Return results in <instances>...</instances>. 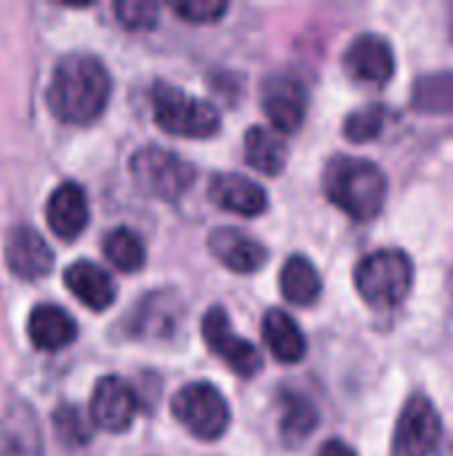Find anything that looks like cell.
<instances>
[{
    "mask_svg": "<svg viewBox=\"0 0 453 456\" xmlns=\"http://www.w3.org/2000/svg\"><path fill=\"white\" fill-rule=\"evenodd\" d=\"M109 94L112 83L104 64L88 53H69L56 64L45 99L61 123L85 126L104 112Z\"/></svg>",
    "mask_w": 453,
    "mask_h": 456,
    "instance_id": "6da1fadb",
    "label": "cell"
},
{
    "mask_svg": "<svg viewBox=\"0 0 453 456\" xmlns=\"http://www.w3.org/2000/svg\"><path fill=\"white\" fill-rule=\"evenodd\" d=\"M323 190L334 206L350 214L355 222L374 219L387 200V176L366 158L336 155L323 174Z\"/></svg>",
    "mask_w": 453,
    "mask_h": 456,
    "instance_id": "7a4b0ae2",
    "label": "cell"
},
{
    "mask_svg": "<svg viewBox=\"0 0 453 456\" xmlns=\"http://www.w3.org/2000/svg\"><path fill=\"white\" fill-rule=\"evenodd\" d=\"M414 286V262L406 251L382 248L368 254L355 267L358 294L376 310H392L403 305Z\"/></svg>",
    "mask_w": 453,
    "mask_h": 456,
    "instance_id": "3957f363",
    "label": "cell"
},
{
    "mask_svg": "<svg viewBox=\"0 0 453 456\" xmlns=\"http://www.w3.org/2000/svg\"><path fill=\"white\" fill-rule=\"evenodd\" d=\"M152 115L166 134L184 139H208L219 131L216 107L168 83H158L152 88Z\"/></svg>",
    "mask_w": 453,
    "mask_h": 456,
    "instance_id": "277c9868",
    "label": "cell"
},
{
    "mask_svg": "<svg viewBox=\"0 0 453 456\" xmlns=\"http://www.w3.org/2000/svg\"><path fill=\"white\" fill-rule=\"evenodd\" d=\"M131 176L142 192L160 200H176L192 187L195 168L176 152L163 147H142L131 158Z\"/></svg>",
    "mask_w": 453,
    "mask_h": 456,
    "instance_id": "5b68a950",
    "label": "cell"
},
{
    "mask_svg": "<svg viewBox=\"0 0 453 456\" xmlns=\"http://www.w3.org/2000/svg\"><path fill=\"white\" fill-rule=\"evenodd\" d=\"M174 417L200 441H216L230 425V409L224 395L208 382L187 385L174 395Z\"/></svg>",
    "mask_w": 453,
    "mask_h": 456,
    "instance_id": "8992f818",
    "label": "cell"
},
{
    "mask_svg": "<svg viewBox=\"0 0 453 456\" xmlns=\"http://www.w3.org/2000/svg\"><path fill=\"white\" fill-rule=\"evenodd\" d=\"M443 422L433 401L422 393L411 395L392 433V456H433L441 446Z\"/></svg>",
    "mask_w": 453,
    "mask_h": 456,
    "instance_id": "52a82bcc",
    "label": "cell"
},
{
    "mask_svg": "<svg viewBox=\"0 0 453 456\" xmlns=\"http://www.w3.org/2000/svg\"><path fill=\"white\" fill-rule=\"evenodd\" d=\"M203 339H206L208 350L216 353L235 374H240V377L259 374V369H262L259 350L248 339H243V337H238L232 331L224 307L216 305V307H211L206 313V318H203Z\"/></svg>",
    "mask_w": 453,
    "mask_h": 456,
    "instance_id": "ba28073f",
    "label": "cell"
},
{
    "mask_svg": "<svg viewBox=\"0 0 453 456\" xmlns=\"http://www.w3.org/2000/svg\"><path fill=\"white\" fill-rule=\"evenodd\" d=\"M262 104H264V112H267L270 123L278 131L291 134V131H296L304 123V115H307V88L302 86L299 77H294L288 72L270 75L264 80Z\"/></svg>",
    "mask_w": 453,
    "mask_h": 456,
    "instance_id": "9c48e42d",
    "label": "cell"
},
{
    "mask_svg": "<svg viewBox=\"0 0 453 456\" xmlns=\"http://www.w3.org/2000/svg\"><path fill=\"white\" fill-rule=\"evenodd\" d=\"M139 401L120 377H104L91 398V419L107 433H125L136 419Z\"/></svg>",
    "mask_w": 453,
    "mask_h": 456,
    "instance_id": "30bf717a",
    "label": "cell"
},
{
    "mask_svg": "<svg viewBox=\"0 0 453 456\" xmlns=\"http://www.w3.org/2000/svg\"><path fill=\"white\" fill-rule=\"evenodd\" d=\"M344 69L350 77L363 83H387L395 75V53L387 37L382 35H360L344 51Z\"/></svg>",
    "mask_w": 453,
    "mask_h": 456,
    "instance_id": "8fae6325",
    "label": "cell"
},
{
    "mask_svg": "<svg viewBox=\"0 0 453 456\" xmlns=\"http://www.w3.org/2000/svg\"><path fill=\"white\" fill-rule=\"evenodd\" d=\"M5 262L8 270L21 281H37L53 267L51 246L35 227L19 224L5 238Z\"/></svg>",
    "mask_w": 453,
    "mask_h": 456,
    "instance_id": "7c38bea8",
    "label": "cell"
},
{
    "mask_svg": "<svg viewBox=\"0 0 453 456\" xmlns=\"http://www.w3.org/2000/svg\"><path fill=\"white\" fill-rule=\"evenodd\" d=\"M45 216L56 238L75 240L88 224V203L83 187L77 182H61L48 198Z\"/></svg>",
    "mask_w": 453,
    "mask_h": 456,
    "instance_id": "4fadbf2b",
    "label": "cell"
},
{
    "mask_svg": "<svg viewBox=\"0 0 453 456\" xmlns=\"http://www.w3.org/2000/svg\"><path fill=\"white\" fill-rule=\"evenodd\" d=\"M208 248L227 270L240 273V275H251L267 262V248L262 243L230 227L214 230L208 238Z\"/></svg>",
    "mask_w": 453,
    "mask_h": 456,
    "instance_id": "5bb4252c",
    "label": "cell"
},
{
    "mask_svg": "<svg viewBox=\"0 0 453 456\" xmlns=\"http://www.w3.org/2000/svg\"><path fill=\"white\" fill-rule=\"evenodd\" d=\"M0 456H43L40 428L29 406L13 403L0 411Z\"/></svg>",
    "mask_w": 453,
    "mask_h": 456,
    "instance_id": "9a60e30c",
    "label": "cell"
},
{
    "mask_svg": "<svg viewBox=\"0 0 453 456\" xmlns=\"http://www.w3.org/2000/svg\"><path fill=\"white\" fill-rule=\"evenodd\" d=\"M211 200L224 208V211H235L240 216H259L267 208V195L264 190L243 176V174H219L211 182Z\"/></svg>",
    "mask_w": 453,
    "mask_h": 456,
    "instance_id": "2e32d148",
    "label": "cell"
},
{
    "mask_svg": "<svg viewBox=\"0 0 453 456\" xmlns=\"http://www.w3.org/2000/svg\"><path fill=\"white\" fill-rule=\"evenodd\" d=\"M27 334L37 350L53 353V350H61L75 342L77 323L67 310H61L56 305H40L29 313Z\"/></svg>",
    "mask_w": 453,
    "mask_h": 456,
    "instance_id": "e0dca14e",
    "label": "cell"
},
{
    "mask_svg": "<svg viewBox=\"0 0 453 456\" xmlns=\"http://www.w3.org/2000/svg\"><path fill=\"white\" fill-rule=\"evenodd\" d=\"M64 286L91 310L101 313L115 302V281L93 262H75L64 273Z\"/></svg>",
    "mask_w": 453,
    "mask_h": 456,
    "instance_id": "ac0fdd59",
    "label": "cell"
},
{
    "mask_svg": "<svg viewBox=\"0 0 453 456\" xmlns=\"http://www.w3.org/2000/svg\"><path fill=\"white\" fill-rule=\"evenodd\" d=\"M262 334L270 353L280 363H299L307 353V339L296 321L283 310H270L262 321Z\"/></svg>",
    "mask_w": 453,
    "mask_h": 456,
    "instance_id": "d6986e66",
    "label": "cell"
},
{
    "mask_svg": "<svg viewBox=\"0 0 453 456\" xmlns=\"http://www.w3.org/2000/svg\"><path fill=\"white\" fill-rule=\"evenodd\" d=\"M246 163L267 176H278L288 163V147L278 131L254 126L246 134Z\"/></svg>",
    "mask_w": 453,
    "mask_h": 456,
    "instance_id": "ffe728a7",
    "label": "cell"
},
{
    "mask_svg": "<svg viewBox=\"0 0 453 456\" xmlns=\"http://www.w3.org/2000/svg\"><path fill=\"white\" fill-rule=\"evenodd\" d=\"M411 110L422 115H453V69L417 77L411 88Z\"/></svg>",
    "mask_w": 453,
    "mask_h": 456,
    "instance_id": "44dd1931",
    "label": "cell"
},
{
    "mask_svg": "<svg viewBox=\"0 0 453 456\" xmlns=\"http://www.w3.org/2000/svg\"><path fill=\"white\" fill-rule=\"evenodd\" d=\"M280 291L296 307L315 305L320 291H323V283H320V275H318L315 265L310 259H304V256H291L283 265V273H280Z\"/></svg>",
    "mask_w": 453,
    "mask_h": 456,
    "instance_id": "7402d4cb",
    "label": "cell"
},
{
    "mask_svg": "<svg viewBox=\"0 0 453 456\" xmlns=\"http://www.w3.org/2000/svg\"><path fill=\"white\" fill-rule=\"evenodd\" d=\"M318 428V411L302 393H283V419L280 433L288 446H299Z\"/></svg>",
    "mask_w": 453,
    "mask_h": 456,
    "instance_id": "603a6c76",
    "label": "cell"
},
{
    "mask_svg": "<svg viewBox=\"0 0 453 456\" xmlns=\"http://www.w3.org/2000/svg\"><path fill=\"white\" fill-rule=\"evenodd\" d=\"M104 256L109 259L112 267H117L120 273H136L144 267L147 262V251H144V243L125 227H117L112 230L107 238H104Z\"/></svg>",
    "mask_w": 453,
    "mask_h": 456,
    "instance_id": "cb8c5ba5",
    "label": "cell"
},
{
    "mask_svg": "<svg viewBox=\"0 0 453 456\" xmlns=\"http://www.w3.org/2000/svg\"><path fill=\"white\" fill-rule=\"evenodd\" d=\"M384 120H387V110L382 104H368V107L347 115V120H344V136L350 142H355V144L374 142L382 134Z\"/></svg>",
    "mask_w": 453,
    "mask_h": 456,
    "instance_id": "d4e9b609",
    "label": "cell"
},
{
    "mask_svg": "<svg viewBox=\"0 0 453 456\" xmlns=\"http://www.w3.org/2000/svg\"><path fill=\"white\" fill-rule=\"evenodd\" d=\"M53 433H56V441L69 446V449L85 446L91 441V433L85 428V417L75 406H59L56 409V414H53Z\"/></svg>",
    "mask_w": 453,
    "mask_h": 456,
    "instance_id": "484cf974",
    "label": "cell"
},
{
    "mask_svg": "<svg viewBox=\"0 0 453 456\" xmlns=\"http://www.w3.org/2000/svg\"><path fill=\"white\" fill-rule=\"evenodd\" d=\"M115 13L125 29H150L158 21V5L147 0H120L115 3Z\"/></svg>",
    "mask_w": 453,
    "mask_h": 456,
    "instance_id": "4316f807",
    "label": "cell"
},
{
    "mask_svg": "<svg viewBox=\"0 0 453 456\" xmlns=\"http://www.w3.org/2000/svg\"><path fill=\"white\" fill-rule=\"evenodd\" d=\"M174 11L187 21L208 24V21H216L219 16H224L227 3L224 0H182V3H174Z\"/></svg>",
    "mask_w": 453,
    "mask_h": 456,
    "instance_id": "83f0119b",
    "label": "cell"
},
{
    "mask_svg": "<svg viewBox=\"0 0 453 456\" xmlns=\"http://www.w3.org/2000/svg\"><path fill=\"white\" fill-rule=\"evenodd\" d=\"M318 456H358L344 441H328L323 449H320V454Z\"/></svg>",
    "mask_w": 453,
    "mask_h": 456,
    "instance_id": "f1b7e54d",
    "label": "cell"
},
{
    "mask_svg": "<svg viewBox=\"0 0 453 456\" xmlns=\"http://www.w3.org/2000/svg\"><path fill=\"white\" fill-rule=\"evenodd\" d=\"M441 456H453V441L449 444V446H443V452H441Z\"/></svg>",
    "mask_w": 453,
    "mask_h": 456,
    "instance_id": "f546056e",
    "label": "cell"
},
{
    "mask_svg": "<svg viewBox=\"0 0 453 456\" xmlns=\"http://www.w3.org/2000/svg\"><path fill=\"white\" fill-rule=\"evenodd\" d=\"M449 291H451V302H453V273H451V281H449Z\"/></svg>",
    "mask_w": 453,
    "mask_h": 456,
    "instance_id": "4dcf8cb0",
    "label": "cell"
}]
</instances>
